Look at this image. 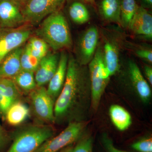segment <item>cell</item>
<instances>
[{
	"label": "cell",
	"mask_w": 152,
	"mask_h": 152,
	"mask_svg": "<svg viewBox=\"0 0 152 152\" xmlns=\"http://www.w3.org/2000/svg\"><path fill=\"white\" fill-rule=\"evenodd\" d=\"M69 16L73 22L77 24H83L89 20V12L86 6L80 2L74 1L68 8Z\"/></svg>",
	"instance_id": "obj_21"
},
{
	"label": "cell",
	"mask_w": 152,
	"mask_h": 152,
	"mask_svg": "<svg viewBox=\"0 0 152 152\" xmlns=\"http://www.w3.org/2000/svg\"><path fill=\"white\" fill-rule=\"evenodd\" d=\"M60 56L57 53H48L41 59L34 72L37 86L43 87L48 83L58 68Z\"/></svg>",
	"instance_id": "obj_11"
},
{
	"label": "cell",
	"mask_w": 152,
	"mask_h": 152,
	"mask_svg": "<svg viewBox=\"0 0 152 152\" xmlns=\"http://www.w3.org/2000/svg\"><path fill=\"white\" fill-rule=\"evenodd\" d=\"M68 59L69 57L66 52L61 53L56 71L48 83L47 92L54 101L59 95L64 84Z\"/></svg>",
	"instance_id": "obj_13"
},
{
	"label": "cell",
	"mask_w": 152,
	"mask_h": 152,
	"mask_svg": "<svg viewBox=\"0 0 152 152\" xmlns=\"http://www.w3.org/2000/svg\"><path fill=\"white\" fill-rule=\"evenodd\" d=\"M0 28H1V27H0Z\"/></svg>",
	"instance_id": "obj_36"
},
{
	"label": "cell",
	"mask_w": 152,
	"mask_h": 152,
	"mask_svg": "<svg viewBox=\"0 0 152 152\" xmlns=\"http://www.w3.org/2000/svg\"><path fill=\"white\" fill-rule=\"evenodd\" d=\"M73 147L74 146H73L72 145H70L64 148L59 152H72Z\"/></svg>",
	"instance_id": "obj_31"
},
{
	"label": "cell",
	"mask_w": 152,
	"mask_h": 152,
	"mask_svg": "<svg viewBox=\"0 0 152 152\" xmlns=\"http://www.w3.org/2000/svg\"><path fill=\"white\" fill-rule=\"evenodd\" d=\"M93 140L89 136H85L80 139L72 152H93Z\"/></svg>",
	"instance_id": "obj_25"
},
{
	"label": "cell",
	"mask_w": 152,
	"mask_h": 152,
	"mask_svg": "<svg viewBox=\"0 0 152 152\" xmlns=\"http://www.w3.org/2000/svg\"><path fill=\"white\" fill-rule=\"evenodd\" d=\"M31 34V29L26 25L16 28H0V64L11 52L22 46Z\"/></svg>",
	"instance_id": "obj_7"
},
{
	"label": "cell",
	"mask_w": 152,
	"mask_h": 152,
	"mask_svg": "<svg viewBox=\"0 0 152 152\" xmlns=\"http://www.w3.org/2000/svg\"><path fill=\"white\" fill-rule=\"evenodd\" d=\"M89 70L92 106L94 110H96L110 77L104 63L103 53L100 48L96 51L89 63Z\"/></svg>",
	"instance_id": "obj_4"
},
{
	"label": "cell",
	"mask_w": 152,
	"mask_h": 152,
	"mask_svg": "<svg viewBox=\"0 0 152 152\" xmlns=\"http://www.w3.org/2000/svg\"><path fill=\"white\" fill-rule=\"evenodd\" d=\"M12 79L19 89L24 91L31 92L37 87L34 72L22 69Z\"/></svg>",
	"instance_id": "obj_20"
},
{
	"label": "cell",
	"mask_w": 152,
	"mask_h": 152,
	"mask_svg": "<svg viewBox=\"0 0 152 152\" xmlns=\"http://www.w3.org/2000/svg\"><path fill=\"white\" fill-rule=\"evenodd\" d=\"M27 23L22 7L14 0H0V27L16 28Z\"/></svg>",
	"instance_id": "obj_9"
},
{
	"label": "cell",
	"mask_w": 152,
	"mask_h": 152,
	"mask_svg": "<svg viewBox=\"0 0 152 152\" xmlns=\"http://www.w3.org/2000/svg\"><path fill=\"white\" fill-rule=\"evenodd\" d=\"M136 54L140 58L146 61L149 63L152 62V51L148 49H140L136 52Z\"/></svg>",
	"instance_id": "obj_28"
},
{
	"label": "cell",
	"mask_w": 152,
	"mask_h": 152,
	"mask_svg": "<svg viewBox=\"0 0 152 152\" xmlns=\"http://www.w3.org/2000/svg\"><path fill=\"white\" fill-rule=\"evenodd\" d=\"M41 23L37 30V34L54 51L69 48L72 47V42L70 31L61 11L49 15Z\"/></svg>",
	"instance_id": "obj_1"
},
{
	"label": "cell",
	"mask_w": 152,
	"mask_h": 152,
	"mask_svg": "<svg viewBox=\"0 0 152 152\" xmlns=\"http://www.w3.org/2000/svg\"><path fill=\"white\" fill-rule=\"evenodd\" d=\"M102 140L103 146L106 152H129L117 148L114 145L112 140L107 135H104Z\"/></svg>",
	"instance_id": "obj_27"
},
{
	"label": "cell",
	"mask_w": 152,
	"mask_h": 152,
	"mask_svg": "<svg viewBox=\"0 0 152 152\" xmlns=\"http://www.w3.org/2000/svg\"><path fill=\"white\" fill-rule=\"evenodd\" d=\"M129 71L131 82L141 99L148 102L151 96V91L135 63L132 61L129 62Z\"/></svg>",
	"instance_id": "obj_15"
},
{
	"label": "cell",
	"mask_w": 152,
	"mask_h": 152,
	"mask_svg": "<svg viewBox=\"0 0 152 152\" xmlns=\"http://www.w3.org/2000/svg\"><path fill=\"white\" fill-rule=\"evenodd\" d=\"M41 60L31 53L29 48L26 44L23 48L21 56L20 61L22 69L35 72Z\"/></svg>",
	"instance_id": "obj_24"
},
{
	"label": "cell",
	"mask_w": 152,
	"mask_h": 152,
	"mask_svg": "<svg viewBox=\"0 0 152 152\" xmlns=\"http://www.w3.org/2000/svg\"><path fill=\"white\" fill-rule=\"evenodd\" d=\"M84 123H70L59 134L45 142L36 152H58L80 139L85 126Z\"/></svg>",
	"instance_id": "obj_6"
},
{
	"label": "cell",
	"mask_w": 152,
	"mask_h": 152,
	"mask_svg": "<svg viewBox=\"0 0 152 152\" xmlns=\"http://www.w3.org/2000/svg\"><path fill=\"white\" fill-rule=\"evenodd\" d=\"M14 1H15L16 2L19 4L22 7H23L26 3V0H14Z\"/></svg>",
	"instance_id": "obj_32"
},
{
	"label": "cell",
	"mask_w": 152,
	"mask_h": 152,
	"mask_svg": "<svg viewBox=\"0 0 152 152\" xmlns=\"http://www.w3.org/2000/svg\"><path fill=\"white\" fill-rule=\"evenodd\" d=\"M29 114L28 107L19 100L9 108L4 118L9 124L16 126L23 123L28 118Z\"/></svg>",
	"instance_id": "obj_16"
},
{
	"label": "cell",
	"mask_w": 152,
	"mask_h": 152,
	"mask_svg": "<svg viewBox=\"0 0 152 152\" xmlns=\"http://www.w3.org/2000/svg\"><path fill=\"white\" fill-rule=\"evenodd\" d=\"M121 0H102L100 5V11L107 20L121 24Z\"/></svg>",
	"instance_id": "obj_18"
},
{
	"label": "cell",
	"mask_w": 152,
	"mask_h": 152,
	"mask_svg": "<svg viewBox=\"0 0 152 152\" xmlns=\"http://www.w3.org/2000/svg\"><path fill=\"white\" fill-rule=\"evenodd\" d=\"M85 1H87L88 2L92 3L94 0H85Z\"/></svg>",
	"instance_id": "obj_34"
},
{
	"label": "cell",
	"mask_w": 152,
	"mask_h": 152,
	"mask_svg": "<svg viewBox=\"0 0 152 152\" xmlns=\"http://www.w3.org/2000/svg\"><path fill=\"white\" fill-rule=\"evenodd\" d=\"M53 134V130L50 126H27L14 134L12 143L7 152H36Z\"/></svg>",
	"instance_id": "obj_3"
},
{
	"label": "cell",
	"mask_w": 152,
	"mask_h": 152,
	"mask_svg": "<svg viewBox=\"0 0 152 152\" xmlns=\"http://www.w3.org/2000/svg\"><path fill=\"white\" fill-rule=\"evenodd\" d=\"M66 0H28L22 7L27 23L36 25L51 14L61 11Z\"/></svg>",
	"instance_id": "obj_5"
},
{
	"label": "cell",
	"mask_w": 152,
	"mask_h": 152,
	"mask_svg": "<svg viewBox=\"0 0 152 152\" xmlns=\"http://www.w3.org/2000/svg\"><path fill=\"white\" fill-rule=\"evenodd\" d=\"M23 48L19 47L7 55L0 64V78L12 79L22 69L20 58Z\"/></svg>",
	"instance_id": "obj_14"
},
{
	"label": "cell",
	"mask_w": 152,
	"mask_h": 152,
	"mask_svg": "<svg viewBox=\"0 0 152 152\" xmlns=\"http://www.w3.org/2000/svg\"><path fill=\"white\" fill-rule=\"evenodd\" d=\"M135 0H121V24L129 28L138 7Z\"/></svg>",
	"instance_id": "obj_22"
},
{
	"label": "cell",
	"mask_w": 152,
	"mask_h": 152,
	"mask_svg": "<svg viewBox=\"0 0 152 152\" xmlns=\"http://www.w3.org/2000/svg\"><path fill=\"white\" fill-rule=\"evenodd\" d=\"M30 98L35 114L38 118L47 122L55 120L54 100L45 87H39L30 92Z\"/></svg>",
	"instance_id": "obj_8"
},
{
	"label": "cell",
	"mask_w": 152,
	"mask_h": 152,
	"mask_svg": "<svg viewBox=\"0 0 152 152\" xmlns=\"http://www.w3.org/2000/svg\"><path fill=\"white\" fill-rule=\"evenodd\" d=\"M129 28L137 35L147 39L152 37V17L146 9L138 6Z\"/></svg>",
	"instance_id": "obj_12"
},
{
	"label": "cell",
	"mask_w": 152,
	"mask_h": 152,
	"mask_svg": "<svg viewBox=\"0 0 152 152\" xmlns=\"http://www.w3.org/2000/svg\"><path fill=\"white\" fill-rule=\"evenodd\" d=\"M81 74L77 63L72 56L69 57L64 84L54 104L56 118H61L69 113L75 103L82 83Z\"/></svg>",
	"instance_id": "obj_2"
},
{
	"label": "cell",
	"mask_w": 152,
	"mask_h": 152,
	"mask_svg": "<svg viewBox=\"0 0 152 152\" xmlns=\"http://www.w3.org/2000/svg\"><path fill=\"white\" fill-rule=\"evenodd\" d=\"M27 44L31 53L34 56L42 59L48 52L49 46L44 40L39 37H31Z\"/></svg>",
	"instance_id": "obj_23"
},
{
	"label": "cell",
	"mask_w": 152,
	"mask_h": 152,
	"mask_svg": "<svg viewBox=\"0 0 152 152\" xmlns=\"http://www.w3.org/2000/svg\"><path fill=\"white\" fill-rule=\"evenodd\" d=\"M28 1V0H26V2L27 1Z\"/></svg>",
	"instance_id": "obj_35"
},
{
	"label": "cell",
	"mask_w": 152,
	"mask_h": 152,
	"mask_svg": "<svg viewBox=\"0 0 152 152\" xmlns=\"http://www.w3.org/2000/svg\"><path fill=\"white\" fill-rule=\"evenodd\" d=\"M144 1L147 3L149 5H151L152 4V0H143Z\"/></svg>",
	"instance_id": "obj_33"
},
{
	"label": "cell",
	"mask_w": 152,
	"mask_h": 152,
	"mask_svg": "<svg viewBox=\"0 0 152 152\" xmlns=\"http://www.w3.org/2000/svg\"><path fill=\"white\" fill-rule=\"evenodd\" d=\"M132 148L138 152H152V139L151 137L141 139L131 145Z\"/></svg>",
	"instance_id": "obj_26"
},
{
	"label": "cell",
	"mask_w": 152,
	"mask_h": 152,
	"mask_svg": "<svg viewBox=\"0 0 152 152\" xmlns=\"http://www.w3.org/2000/svg\"><path fill=\"white\" fill-rule=\"evenodd\" d=\"M104 62L105 66L112 76L118 71L119 68L118 53L113 44L107 42L104 46Z\"/></svg>",
	"instance_id": "obj_19"
},
{
	"label": "cell",
	"mask_w": 152,
	"mask_h": 152,
	"mask_svg": "<svg viewBox=\"0 0 152 152\" xmlns=\"http://www.w3.org/2000/svg\"><path fill=\"white\" fill-rule=\"evenodd\" d=\"M145 73L147 78L150 84H152V69L148 66H146L145 67Z\"/></svg>",
	"instance_id": "obj_30"
},
{
	"label": "cell",
	"mask_w": 152,
	"mask_h": 152,
	"mask_svg": "<svg viewBox=\"0 0 152 152\" xmlns=\"http://www.w3.org/2000/svg\"><path fill=\"white\" fill-rule=\"evenodd\" d=\"M99 38L97 29L94 26L89 28L80 40L78 47L79 58L81 64L91 61L96 51Z\"/></svg>",
	"instance_id": "obj_10"
},
{
	"label": "cell",
	"mask_w": 152,
	"mask_h": 152,
	"mask_svg": "<svg viewBox=\"0 0 152 152\" xmlns=\"http://www.w3.org/2000/svg\"><path fill=\"white\" fill-rule=\"evenodd\" d=\"M110 115L113 124L119 130H126L132 124L130 114L121 106L118 105L111 106Z\"/></svg>",
	"instance_id": "obj_17"
},
{
	"label": "cell",
	"mask_w": 152,
	"mask_h": 152,
	"mask_svg": "<svg viewBox=\"0 0 152 152\" xmlns=\"http://www.w3.org/2000/svg\"><path fill=\"white\" fill-rule=\"evenodd\" d=\"M7 141V136L0 123V151L4 147Z\"/></svg>",
	"instance_id": "obj_29"
}]
</instances>
